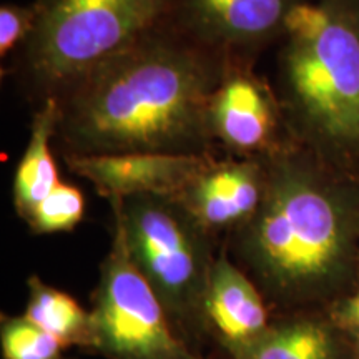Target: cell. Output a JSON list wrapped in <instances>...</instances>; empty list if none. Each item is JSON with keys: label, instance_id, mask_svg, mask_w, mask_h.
<instances>
[{"label": "cell", "instance_id": "cell-13", "mask_svg": "<svg viewBox=\"0 0 359 359\" xmlns=\"http://www.w3.org/2000/svg\"><path fill=\"white\" fill-rule=\"evenodd\" d=\"M58 123V98L47 97L35 111L30 138L13 177L12 196L19 217H30L34 208L62 182L52 151Z\"/></svg>", "mask_w": 359, "mask_h": 359}, {"label": "cell", "instance_id": "cell-1", "mask_svg": "<svg viewBox=\"0 0 359 359\" xmlns=\"http://www.w3.org/2000/svg\"><path fill=\"white\" fill-rule=\"evenodd\" d=\"M228 64L168 20L55 95L62 155L217 156L208 111Z\"/></svg>", "mask_w": 359, "mask_h": 359}, {"label": "cell", "instance_id": "cell-7", "mask_svg": "<svg viewBox=\"0 0 359 359\" xmlns=\"http://www.w3.org/2000/svg\"><path fill=\"white\" fill-rule=\"evenodd\" d=\"M302 0H173L170 24L228 62L255 64Z\"/></svg>", "mask_w": 359, "mask_h": 359}, {"label": "cell", "instance_id": "cell-8", "mask_svg": "<svg viewBox=\"0 0 359 359\" xmlns=\"http://www.w3.org/2000/svg\"><path fill=\"white\" fill-rule=\"evenodd\" d=\"M217 148L230 156H264L290 140L278 93L253 64L230 62L208 111Z\"/></svg>", "mask_w": 359, "mask_h": 359}, {"label": "cell", "instance_id": "cell-3", "mask_svg": "<svg viewBox=\"0 0 359 359\" xmlns=\"http://www.w3.org/2000/svg\"><path fill=\"white\" fill-rule=\"evenodd\" d=\"M281 39L276 93L290 138L353 172L359 161V0H302Z\"/></svg>", "mask_w": 359, "mask_h": 359}, {"label": "cell", "instance_id": "cell-9", "mask_svg": "<svg viewBox=\"0 0 359 359\" xmlns=\"http://www.w3.org/2000/svg\"><path fill=\"white\" fill-rule=\"evenodd\" d=\"M264 185L263 156H212L177 198L206 231L224 243L258 212Z\"/></svg>", "mask_w": 359, "mask_h": 359}, {"label": "cell", "instance_id": "cell-16", "mask_svg": "<svg viewBox=\"0 0 359 359\" xmlns=\"http://www.w3.org/2000/svg\"><path fill=\"white\" fill-rule=\"evenodd\" d=\"M85 215V196L77 187L60 182L25 219L34 235L74 231Z\"/></svg>", "mask_w": 359, "mask_h": 359}, {"label": "cell", "instance_id": "cell-2", "mask_svg": "<svg viewBox=\"0 0 359 359\" xmlns=\"http://www.w3.org/2000/svg\"><path fill=\"white\" fill-rule=\"evenodd\" d=\"M263 158L262 205L223 248L273 316L326 309L359 280V178L291 138Z\"/></svg>", "mask_w": 359, "mask_h": 359}, {"label": "cell", "instance_id": "cell-17", "mask_svg": "<svg viewBox=\"0 0 359 359\" xmlns=\"http://www.w3.org/2000/svg\"><path fill=\"white\" fill-rule=\"evenodd\" d=\"M37 8L32 6H15V4H4L0 7V57H6L13 48H20L25 40L30 37Z\"/></svg>", "mask_w": 359, "mask_h": 359}, {"label": "cell", "instance_id": "cell-11", "mask_svg": "<svg viewBox=\"0 0 359 359\" xmlns=\"http://www.w3.org/2000/svg\"><path fill=\"white\" fill-rule=\"evenodd\" d=\"M273 313L253 281L222 248L205 302V325L213 354L238 359L271 325Z\"/></svg>", "mask_w": 359, "mask_h": 359}, {"label": "cell", "instance_id": "cell-10", "mask_svg": "<svg viewBox=\"0 0 359 359\" xmlns=\"http://www.w3.org/2000/svg\"><path fill=\"white\" fill-rule=\"evenodd\" d=\"M67 168L114 201L135 195L177 196L212 156L177 154L62 155Z\"/></svg>", "mask_w": 359, "mask_h": 359}, {"label": "cell", "instance_id": "cell-4", "mask_svg": "<svg viewBox=\"0 0 359 359\" xmlns=\"http://www.w3.org/2000/svg\"><path fill=\"white\" fill-rule=\"evenodd\" d=\"M110 205L135 266L158 296L177 334L198 356L213 359L205 302L222 241L177 196L135 195Z\"/></svg>", "mask_w": 359, "mask_h": 359}, {"label": "cell", "instance_id": "cell-6", "mask_svg": "<svg viewBox=\"0 0 359 359\" xmlns=\"http://www.w3.org/2000/svg\"><path fill=\"white\" fill-rule=\"evenodd\" d=\"M90 311L95 331L92 354L105 359H203L177 334L115 223Z\"/></svg>", "mask_w": 359, "mask_h": 359}, {"label": "cell", "instance_id": "cell-12", "mask_svg": "<svg viewBox=\"0 0 359 359\" xmlns=\"http://www.w3.org/2000/svg\"><path fill=\"white\" fill-rule=\"evenodd\" d=\"M238 359H354L349 334L326 309L275 314L259 339Z\"/></svg>", "mask_w": 359, "mask_h": 359}, {"label": "cell", "instance_id": "cell-19", "mask_svg": "<svg viewBox=\"0 0 359 359\" xmlns=\"http://www.w3.org/2000/svg\"><path fill=\"white\" fill-rule=\"evenodd\" d=\"M349 338H351L354 359H359V334H349Z\"/></svg>", "mask_w": 359, "mask_h": 359}, {"label": "cell", "instance_id": "cell-18", "mask_svg": "<svg viewBox=\"0 0 359 359\" xmlns=\"http://www.w3.org/2000/svg\"><path fill=\"white\" fill-rule=\"evenodd\" d=\"M326 313L346 334H359V280L346 294L331 303Z\"/></svg>", "mask_w": 359, "mask_h": 359}, {"label": "cell", "instance_id": "cell-14", "mask_svg": "<svg viewBox=\"0 0 359 359\" xmlns=\"http://www.w3.org/2000/svg\"><path fill=\"white\" fill-rule=\"evenodd\" d=\"M27 288L25 318L60 339L67 349L79 348L85 353H93L95 331L92 311H87L67 291L47 285L39 275L29 276Z\"/></svg>", "mask_w": 359, "mask_h": 359}, {"label": "cell", "instance_id": "cell-5", "mask_svg": "<svg viewBox=\"0 0 359 359\" xmlns=\"http://www.w3.org/2000/svg\"><path fill=\"white\" fill-rule=\"evenodd\" d=\"M17 70L40 100L58 95L172 15L173 0H35Z\"/></svg>", "mask_w": 359, "mask_h": 359}, {"label": "cell", "instance_id": "cell-15", "mask_svg": "<svg viewBox=\"0 0 359 359\" xmlns=\"http://www.w3.org/2000/svg\"><path fill=\"white\" fill-rule=\"evenodd\" d=\"M65 346L29 318L2 314L0 351L4 359H65Z\"/></svg>", "mask_w": 359, "mask_h": 359}]
</instances>
